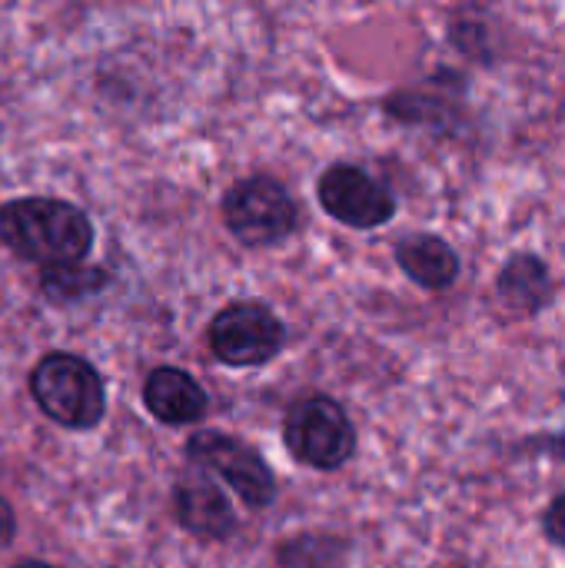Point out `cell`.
<instances>
[{
  "mask_svg": "<svg viewBox=\"0 0 565 568\" xmlns=\"http://www.w3.org/2000/svg\"><path fill=\"white\" fill-rule=\"evenodd\" d=\"M113 273L107 266L90 263H67V266H47L40 270V293L53 306H70L87 296H97L110 286Z\"/></svg>",
  "mask_w": 565,
  "mask_h": 568,
  "instance_id": "7c38bea8",
  "label": "cell"
},
{
  "mask_svg": "<svg viewBox=\"0 0 565 568\" xmlns=\"http://www.w3.org/2000/svg\"><path fill=\"white\" fill-rule=\"evenodd\" d=\"M350 542L330 532H303L276 546V568H346Z\"/></svg>",
  "mask_w": 565,
  "mask_h": 568,
  "instance_id": "4fadbf2b",
  "label": "cell"
},
{
  "mask_svg": "<svg viewBox=\"0 0 565 568\" xmlns=\"http://www.w3.org/2000/svg\"><path fill=\"white\" fill-rule=\"evenodd\" d=\"M539 526H543V536H546L553 546L565 549V493H559V496L543 509Z\"/></svg>",
  "mask_w": 565,
  "mask_h": 568,
  "instance_id": "5bb4252c",
  "label": "cell"
},
{
  "mask_svg": "<svg viewBox=\"0 0 565 568\" xmlns=\"http://www.w3.org/2000/svg\"><path fill=\"white\" fill-rule=\"evenodd\" d=\"M183 456H186V463L200 466L206 476H216L220 483H226L243 499V506L250 513H263L273 506L276 476H273L270 463L243 439L216 433V429H196V433H190Z\"/></svg>",
  "mask_w": 565,
  "mask_h": 568,
  "instance_id": "5b68a950",
  "label": "cell"
},
{
  "mask_svg": "<svg viewBox=\"0 0 565 568\" xmlns=\"http://www.w3.org/2000/svg\"><path fill=\"white\" fill-rule=\"evenodd\" d=\"M13 568H57V566H50V562H40V559H23V562H17Z\"/></svg>",
  "mask_w": 565,
  "mask_h": 568,
  "instance_id": "2e32d148",
  "label": "cell"
},
{
  "mask_svg": "<svg viewBox=\"0 0 565 568\" xmlns=\"http://www.w3.org/2000/svg\"><path fill=\"white\" fill-rule=\"evenodd\" d=\"M286 343L283 320L256 300H236L223 306L206 326V346L216 363L230 369H256L280 356Z\"/></svg>",
  "mask_w": 565,
  "mask_h": 568,
  "instance_id": "8992f818",
  "label": "cell"
},
{
  "mask_svg": "<svg viewBox=\"0 0 565 568\" xmlns=\"http://www.w3.org/2000/svg\"><path fill=\"white\" fill-rule=\"evenodd\" d=\"M17 536V513L13 506L0 496V549H7Z\"/></svg>",
  "mask_w": 565,
  "mask_h": 568,
  "instance_id": "9a60e30c",
  "label": "cell"
},
{
  "mask_svg": "<svg viewBox=\"0 0 565 568\" xmlns=\"http://www.w3.org/2000/svg\"><path fill=\"white\" fill-rule=\"evenodd\" d=\"M27 389L37 409L70 433H90L107 416V383L97 366L77 353L53 349L40 356L27 376Z\"/></svg>",
  "mask_w": 565,
  "mask_h": 568,
  "instance_id": "7a4b0ae2",
  "label": "cell"
},
{
  "mask_svg": "<svg viewBox=\"0 0 565 568\" xmlns=\"http://www.w3.org/2000/svg\"><path fill=\"white\" fill-rule=\"evenodd\" d=\"M320 206L350 230H380L396 216V196L356 163H333L316 180Z\"/></svg>",
  "mask_w": 565,
  "mask_h": 568,
  "instance_id": "52a82bcc",
  "label": "cell"
},
{
  "mask_svg": "<svg viewBox=\"0 0 565 568\" xmlns=\"http://www.w3.org/2000/svg\"><path fill=\"white\" fill-rule=\"evenodd\" d=\"M97 230L87 210L57 196H17L0 203V243L40 270L83 263Z\"/></svg>",
  "mask_w": 565,
  "mask_h": 568,
  "instance_id": "6da1fadb",
  "label": "cell"
},
{
  "mask_svg": "<svg viewBox=\"0 0 565 568\" xmlns=\"http://www.w3.org/2000/svg\"><path fill=\"white\" fill-rule=\"evenodd\" d=\"M496 293L516 316H539L553 300V273L536 253H516L496 276Z\"/></svg>",
  "mask_w": 565,
  "mask_h": 568,
  "instance_id": "8fae6325",
  "label": "cell"
},
{
  "mask_svg": "<svg viewBox=\"0 0 565 568\" xmlns=\"http://www.w3.org/2000/svg\"><path fill=\"white\" fill-rule=\"evenodd\" d=\"M173 519L183 532L203 539V542H226L233 539L240 519L230 506L226 493L206 476H183L173 486Z\"/></svg>",
  "mask_w": 565,
  "mask_h": 568,
  "instance_id": "ba28073f",
  "label": "cell"
},
{
  "mask_svg": "<svg viewBox=\"0 0 565 568\" xmlns=\"http://www.w3.org/2000/svg\"><path fill=\"white\" fill-rule=\"evenodd\" d=\"M396 266L420 286L430 293H443L450 286H456L463 263L460 253L450 246V240L436 236V233H410L396 243L393 250Z\"/></svg>",
  "mask_w": 565,
  "mask_h": 568,
  "instance_id": "30bf717a",
  "label": "cell"
},
{
  "mask_svg": "<svg viewBox=\"0 0 565 568\" xmlns=\"http://www.w3.org/2000/svg\"><path fill=\"white\" fill-rule=\"evenodd\" d=\"M223 226L243 246L263 250L286 243L300 226V203L276 176H243L220 200Z\"/></svg>",
  "mask_w": 565,
  "mask_h": 568,
  "instance_id": "277c9868",
  "label": "cell"
},
{
  "mask_svg": "<svg viewBox=\"0 0 565 568\" xmlns=\"http://www.w3.org/2000/svg\"><path fill=\"white\" fill-rule=\"evenodd\" d=\"M143 406L157 423L180 429V426H196L206 416L210 399L206 389L190 373L176 366H157L143 379Z\"/></svg>",
  "mask_w": 565,
  "mask_h": 568,
  "instance_id": "9c48e42d",
  "label": "cell"
},
{
  "mask_svg": "<svg viewBox=\"0 0 565 568\" xmlns=\"http://www.w3.org/2000/svg\"><path fill=\"white\" fill-rule=\"evenodd\" d=\"M283 446L300 466L336 473L356 453V426L340 399L323 393L303 396L283 416Z\"/></svg>",
  "mask_w": 565,
  "mask_h": 568,
  "instance_id": "3957f363",
  "label": "cell"
}]
</instances>
